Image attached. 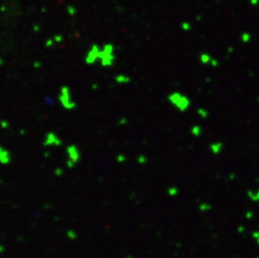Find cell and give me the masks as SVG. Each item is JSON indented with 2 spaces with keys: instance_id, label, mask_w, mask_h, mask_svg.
Returning <instances> with one entry per match:
<instances>
[{
  "instance_id": "obj_25",
  "label": "cell",
  "mask_w": 259,
  "mask_h": 258,
  "mask_svg": "<svg viewBox=\"0 0 259 258\" xmlns=\"http://www.w3.org/2000/svg\"><path fill=\"white\" fill-rule=\"evenodd\" d=\"M55 40L56 41V43L60 42L62 40V36L61 35H56V37H55Z\"/></svg>"
},
{
  "instance_id": "obj_21",
  "label": "cell",
  "mask_w": 259,
  "mask_h": 258,
  "mask_svg": "<svg viewBox=\"0 0 259 258\" xmlns=\"http://www.w3.org/2000/svg\"><path fill=\"white\" fill-rule=\"evenodd\" d=\"M181 27L183 29V30H190V25L189 23H183Z\"/></svg>"
},
{
  "instance_id": "obj_14",
  "label": "cell",
  "mask_w": 259,
  "mask_h": 258,
  "mask_svg": "<svg viewBox=\"0 0 259 258\" xmlns=\"http://www.w3.org/2000/svg\"><path fill=\"white\" fill-rule=\"evenodd\" d=\"M212 209V205L209 203H201L199 205V210L201 212H206Z\"/></svg>"
},
{
  "instance_id": "obj_23",
  "label": "cell",
  "mask_w": 259,
  "mask_h": 258,
  "mask_svg": "<svg viewBox=\"0 0 259 258\" xmlns=\"http://www.w3.org/2000/svg\"><path fill=\"white\" fill-rule=\"evenodd\" d=\"M252 217H253V213L250 210L247 211V213H246V218L248 219V220H250V219H252Z\"/></svg>"
},
{
  "instance_id": "obj_30",
  "label": "cell",
  "mask_w": 259,
  "mask_h": 258,
  "mask_svg": "<svg viewBox=\"0 0 259 258\" xmlns=\"http://www.w3.org/2000/svg\"><path fill=\"white\" fill-rule=\"evenodd\" d=\"M238 232H243L244 231V230H245V228L243 227V226H240V227H238Z\"/></svg>"
},
{
  "instance_id": "obj_4",
  "label": "cell",
  "mask_w": 259,
  "mask_h": 258,
  "mask_svg": "<svg viewBox=\"0 0 259 258\" xmlns=\"http://www.w3.org/2000/svg\"><path fill=\"white\" fill-rule=\"evenodd\" d=\"M66 154L68 157V159L66 160V166L69 169L74 168L75 166L81 161V151L76 144H70V145L67 146Z\"/></svg>"
},
{
  "instance_id": "obj_28",
  "label": "cell",
  "mask_w": 259,
  "mask_h": 258,
  "mask_svg": "<svg viewBox=\"0 0 259 258\" xmlns=\"http://www.w3.org/2000/svg\"><path fill=\"white\" fill-rule=\"evenodd\" d=\"M250 3L252 5H257L259 3V0H250Z\"/></svg>"
},
{
  "instance_id": "obj_16",
  "label": "cell",
  "mask_w": 259,
  "mask_h": 258,
  "mask_svg": "<svg viewBox=\"0 0 259 258\" xmlns=\"http://www.w3.org/2000/svg\"><path fill=\"white\" fill-rule=\"evenodd\" d=\"M137 161H138V163L140 164H147V162H148V158H147L145 155L141 154L138 157Z\"/></svg>"
},
{
  "instance_id": "obj_26",
  "label": "cell",
  "mask_w": 259,
  "mask_h": 258,
  "mask_svg": "<svg viewBox=\"0 0 259 258\" xmlns=\"http://www.w3.org/2000/svg\"><path fill=\"white\" fill-rule=\"evenodd\" d=\"M1 126L4 127V128H5V127H9V122H5V121H3V122H1Z\"/></svg>"
},
{
  "instance_id": "obj_27",
  "label": "cell",
  "mask_w": 259,
  "mask_h": 258,
  "mask_svg": "<svg viewBox=\"0 0 259 258\" xmlns=\"http://www.w3.org/2000/svg\"><path fill=\"white\" fill-rule=\"evenodd\" d=\"M52 45H53V41H52V39H49V40H47L46 43H45V45H46L47 47L51 46Z\"/></svg>"
},
{
  "instance_id": "obj_11",
  "label": "cell",
  "mask_w": 259,
  "mask_h": 258,
  "mask_svg": "<svg viewBox=\"0 0 259 258\" xmlns=\"http://www.w3.org/2000/svg\"><path fill=\"white\" fill-rule=\"evenodd\" d=\"M190 132L193 136L197 137L202 134V128H201V127H200L199 125H194L190 129Z\"/></svg>"
},
{
  "instance_id": "obj_17",
  "label": "cell",
  "mask_w": 259,
  "mask_h": 258,
  "mask_svg": "<svg viewBox=\"0 0 259 258\" xmlns=\"http://www.w3.org/2000/svg\"><path fill=\"white\" fill-rule=\"evenodd\" d=\"M247 197L249 198L250 200H252V201L253 202H257L256 201V196H255V192L253 191V190H247Z\"/></svg>"
},
{
  "instance_id": "obj_6",
  "label": "cell",
  "mask_w": 259,
  "mask_h": 258,
  "mask_svg": "<svg viewBox=\"0 0 259 258\" xmlns=\"http://www.w3.org/2000/svg\"><path fill=\"white\" fill-rule=\"evenodd\" d=\"M100 50H101V49L97 46V45H92L91 50L88 52L87 56L86 57V62H87V64H89V65L94 64L98 60V56H99Z\"/></svg>"
},
{
  "instance_id": "obj_19",
  "label": "cell",
  "mask_w": 259,
  "mask_h": 258,
  "mask_svg": "<svg viewBox=\"0 0 259 258\" xmlns=\"http://www.w3.org/2000/svg\"><path fill=\"white\" fill-rule=\"evenodd\" d=\"M117 162H119V163H123V162L126 161V156L123 154H119L117 157Z\"/></svg>"
},
{
  "instance_id": "obj_3",
  "label": "cell",
  "mask_w": 259,
  "mask_h": 258,
  "mask_svg": "<svg viewBox=\"0 0 259 258\" xmlns=\"http://www.w3.org/2000/svg\"><path fill=\"white\" fill-rule=\"evenodd\" d=\"M115 58L114 46L112 44H106L99 52L98 60L101 61V65L104 67L113 66Z\"/></svg>"
},
{
  "instance_id": "obj_9",
  "label": "cell",
  "mask_w": 259,
  "mask_h": 258,
  "mask_svg": "<svg viewBox=\"0 0 259 258\" xmlns=\"http://www.w3.org/2000/svg\"><path fill=\"white\" fill-rule=\"evenodd\" d=\"M212 57L208 53H201L199 56V61L203 65H210L212 61Z\"/></svg>"
},
{
  "instance_id": "obj_5",
  "label": "cell",
  "mask_w": 259,
  "mask_h": 258,
  "mask_svg": "<svg viewBox=\"0 0 259 258\" xmlns=\"http://www.w3.org/2000/svg\"><path fill=\"white\" fill-rule=\"evenodd\" d=\"M62 143L61 138L54 132H47L43 141V145L45 147H59L62 145Z\"/></svg>"
},
{
  "instance_id": "obj_31",
  "label": "cell",
  "mask_w": 259,
  "mask_h": 258,
  "mask_svg": "<svg viewBox=\"0 0 259 258\" xmlns=\"http://www.w3.org/2000/svg\"><path fill=\"white\" fill-rule=\"evenodd\" d=\"M256 240H257V242H258V244L259 245V236H258V239Z\"/></svg>"
},
{
  "instance_id": "obj_15",
  "label": "cell",
  "mask_w": 259,
  "mask_h": 258,
  "mask_svg": "<svg viewBox=\"0 0 259 258\" xmlns=\"http://www.w3.org/2000/svg\"><path fill=\"white\" fill-rule=\"evenodd\" d=\"M197 113H198L200 117L203 118V119H205V118H207L209 117V112L205 108H198L197 109Z\"/></svg>"
},
{
  "instance_id": "obj_7",
  "label": "cell",
  "mask_w": 259,
  "mask_h": 258,
  "mask_svg": "<svg viewBox=\"0 0 259 258\" xmlns=\"http://www.w3.org/2000/svg\"><path fill=\"white\" fill-rule=\"evenodd\" d=\"M12 161V155L7 148L0 146V164L8 165Z\"/></svg>"
},
{
  "instance_id": "obj_18",
  "label": "cell",
  "mask_w": 259,
  "mask_h": 258,
  "mask_svg": "<svg viewBox=\"0 0 259 258\" xmlns=\"http://www.w3.org/2000/svg\"><path fill=\"white\" fill-rule=\"evenodd\" d=\"M219 64H220V62H219V61H218L217 59L213 58L212 61H211V64H210V66H212V67H217V66H219Z\"/></svg>"
},
{
  "instance_id": "obj_29",
  "label": "cell",
  "mask_w": 259,
  "mask_h": 258,
  "mask_svg": "<svg viewBox=\"0 0 259 258\" xmlns=\"http://www.w3.org/2000/svg\"><path fill=\"white\" fill-rule=\"evenodd\" d=\"M255 196H256V201H259V190H258L257 192H255Z\"/></svg>"
},
{
  "instance_id": "obj_13",
  "label": "cell",
  "mask_w": 259,
  "mask_h": 258,
  "mask_svg": "<svg viewBox=\"0 0 259 258\" xmlns=\"http://www.w3.org/2000/svg\"><path fill=\"white\" fill-rule=\"evenodd\" d=\"M241 40L244 44H247V43H249L252 39V35L250 34L248 32H243V33L241 34Z\"/></svg>"
},
{
  "instance_id": "obj_1",
  "label": "cell",
  "mask_w": 259,
  "mask_h": 258,
  "mask_svg": "<svg viewBox=\"0 0 259 258\" xmlns=\"http://www.w3.org/2000/svg\"><path fill=\"white\" fill-rule=\"evenodd\" d=\"M169 102L181 113L186 112L191 105L190 99L179 91H173L167 96Z\"/></svg>"
},
{
  "instance_id": "obj_2",
  "label": "cell",
  "mask_w": 259,
  "mask_h": 258,
  "mask_svg": "<svg viewBox=\"0 0 259 258\" xmlns=\"http://www.w3.org/2000/svg\"><path fill=\"white\" fill-rule=\"evenodd\" d=\"M58 100L60 102V106L67 111L74 110L77 107V103L72 97L70 89L67 86H63L60 89Z\"/></svg>"
},
{
  "instance_id": "obj_10",
  "label": "cell",
  "mask_w": 259,
  "mask_h": 258,
  "mask_svg": "<svg viewBox=\"0 0 259 258\" xmlns=\"http://www.w3.org/2000/svg\"><path fill=\"white\" fill-rule=\"evenodd\" d=\"M115 81L117 84H128L131 81V78L128 75H117L115 76Z\"/></svg>"
},
{
  "instance_id": "obj_24",
  "label": "cell",
  "mask_w": 259,
  "mask_h": 258,
  "mask_svg": "<svg viewBox=\"0 0 259 258\" xmlns=\"http://www.w3.org/2000/svg\"><path fill=\"white\" fill-rule=\"evenodd\" d=\"M127 119H126V117H122L120 120H119V125H125V124H127Z\"/></svg>"
},
{
  "instance_id": "obj_8",
  "label": "cell",
  "mask_w": 259,
  "mask_h": 258,
  "mask_svg": "<svg viewBox=\"0 0 259 258\" xmlns=\"http://www.w3.org/2000/svg\"><path fill=\"white\" fill-rule=\"evenodd\" d=\"M223 148H224V144L221 142H214V143H211L209 146L210 151L215 155L220 154L223 150Z\"/></svg>"
},
{
  "instance_id": "obj_12",
  "label": "cell",
  "mask_w": 259,
  "mask_h": 258,
  "mask_svg": "<svg viewBox=\"0 0 259 258\" xmlns=\"http://www.w3.org/2000/svg\"><path fill=\"white\" fill-rule=\"evenodd\" d=\"M167 193H168V194H169L170 197H175V196H176V195H178V194H179L180 190H179V189H178L177 187H175V186H171V187H169V189H168V191H167Z\"/></svg>"
},
{
  "instance_id": "obj_20",
  "label": "cell",
  "mask_w": 259,
  "mask_h": 258,
  "mask_svg": "<svg viewBox=\"0 0 259 258\" xmlns=\"http://www.w3.org/2000/svg\"><path fill=\"white\" fill-rule=\"evenodd\" d=\"M67 235H68L69 238H70V239H75V238L77 236L74 230H70V231H68V232H67Z\"/></svg>"
},
{
  "instance_id": "obj_22",
  "label": "cell",
  "mask_w": 259,
  "mask_h": 258,
  "mask_svg": "<svg viewBox=\"0 0 259 258\" xmlns=\"http://www.w3.org/2000/svg\"><path fill=\"white\" fill-rule=\"evenodd\" d=\"M67 11H68V13H69L70 15H74L75 14H76V9H75L74 7H68V9H67Z\"/></svg>"
}]
</instances>
